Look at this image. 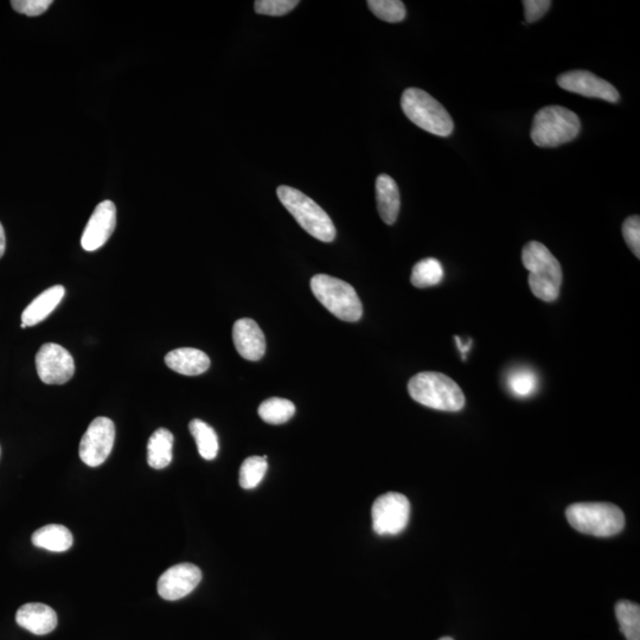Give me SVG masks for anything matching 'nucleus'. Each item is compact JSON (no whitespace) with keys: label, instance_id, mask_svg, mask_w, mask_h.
<instances>
[{"label":"nucleus","instance_id":"obj_24","mask_svg":"<svg viewBox=\"0 0 640 640\" xmlns=\"http://www.w3.org/2000/svg\"><path fill=\"white\" fill-rule=\"evenodd\" d=\"M616 616L620 631L627 640H640V607L631 601L622 600L616 605Z\"/></svg>","mask_w":640,"mask_h":640},{"label":"nucleus","instance_id":"obj_33","mask_svg":"<svg viewBox=\"0 0 640 640\" xmlns=\"http://www.w3.org/2000/svg\"><path fill=\"white\" fill-rule=\"evenodd\" d=\"M440 640H454V639H452L451 637H444V638H441Z\"/></svg>","mask_w":640,"mask_h":640},{"label":"nucleus","instance_id":"obj_6","mask_svg":"<svg viewBox=\"0 0 640 640\" xmlns=\"http://www.w3.org/2000/svg\"><path fill=\"white\" fill-rule=\"evenodd\" d=\"M310 285L318 302L338 319L355 323L362 318L363 305L350 284L330 275L317 274Z\"/></svg>","mask_w":640,"mask_h":640},{"label":"nucleus","instance_id":"obj_14","mask_svg":"<svg viewBox=\"0 0 640 640\" xmlns=\"http://www.w3.org/2000/svg\"><path fill=\"white\" fill-rule=\"evenodd\" d=\"M233 341L240 356L248 361H259L266 352V339L258 323L242 318L234 324Z\"/></svg>","mask_w":640,"mask_h":640},{"label":"nucleus","instance_id":"obj_12","mask_svg":"<svg viewBox=\"0 0 640 640\" xmlns=\"http://www.w3.org/2000/svg\"><path fill=\"white\" fill-rule=\"evenodd\" d=\"M202 580L201 569L192 563L171 567L158 580V593L165 600L187 597Z\"/></svg>","mask_w":640,"mask_h":640},{"label":"nucleus","instance_id":"obj_32","mask_svg":"<svg viewBox=\"0 0 640 640\" xmlns=\"http://www.w3.org/2000/svg\"><path fill=\"white\" fill-rule=\"evenodd\" d=\"M5 249H6L5 230L3 228V224L0 223V259L3 258Z\"/></svg>","mask_w":640,"mask_h":640},{"label":"nucleus","instance_id":"obj_17","mask_svg":"<svg viewBox=\"0 0 640 640\" xmlns=\"http://www.w3.org/2000/svg\"><path fill=\"white\" fill-rule=\"evenodd\" d=\"M64 294H66L64 287L56 285L48 288V290L32 300L31 304L22 313L21 328L27 329L29 326H35L43 322L59 306Z\"/></svg>","mask_w":640,"mask_h":640},{"label":"nucleus","instance_id":"obj_18","mask_svg":"<svg viewBox=\"0 0 640 640\" xmlns=\"http://www.w3.org/2000/svg\"><path fill=\"white\" fill-rule=\"evenodd\" d=\"M377 210L384 223L392 226L400 213V191L398 184L388 175H380L376 179Z\"/></svg>","mask_w":640,"mask_h":640},{"label":"nucleus","instance_id":"obj_28","mask_svg":"<svg viewBox=\"0 0 640 640\" xmlns=\"http://www.w3.org/2000/svg\"><path fill=\"white\" fill-rule=\"evenodd\" d=\"M298 0H258L254 8L259 15L280 17L297 8Z\"/></svg>","mask_w":640,"mask_h":640},{"label":"nucleus","instance_id":"obj_7","mask_svg":"<svg viewBox=\"0 0 640 640\" xmlns=\"http://www.w3.org/2000/svg\"><path fill=\"white\" fill-rule=\"evenodd\" d=\"M581 130L578 115L565 107H544L536 113L530 136L540 147H558L572 142Z\"/></svg>","mask_w":640,"mask_h":640},{"label":"nucleus","instance_id":"obj_13","mask_svg":"<svg viewBox=\"0 0 640 640\" xmlns=\"http://www.w3.org/2000/svg\"><path fill=\"white\" fill-rule=\"evenodd\" d=\"M117 226V208L112 201H104L95 208L81 238L86 252H95L110 240Z\"/></svg>","mask_w":640,"mask_h":640},{"label":"nucleus","instance_id":"obj_11","mask_svg":"<svg viewBox=\"0 0 640 640\" xmlns=\"http://www.w3.org/2000/svg\"><path fill=\"white\" fill-rule=\"evenodd\" d=\"M558 85L567 92L605 100L612 104H616L620 98L616 87L587 70H573L560 75Z\"/></svg>","mask_w":640,"mask_h":640},{"label":"nucleus","instance_id":"obj_22","mask_svg":"<svg viewBox=\"0 0 640 640\" xmlns=\"http://www.w3.org/2000/svg\"><path fill=\"white\" fill-rule=\"evenodd\" d=\"M259 415L270 425H283L296 414V406L290 400L271 398L261 403Z\"/></svg>","mask_w":640,"mask_h":640},{"label":"nucleus","instance_id":"obj_10","mask_svg":"<svg viewBox=\"0 0 640 640\" xmlns=\"http://www.w3.org/2000/svg\"><path fill=\"white\" fill-rule=\"evenodd\" d=\"M36 369L43 383L64 384L74 376V358L61 345L47 343L37 352Z\"/></svg>","mask_w":640,"mask_h":640},{"label":"nucleus","instance_id":"obj_16","mask_svg":"<svg viewBox=\"0 0 640 640\" xmlns=\"http://www.w3.org/2000/svg\"><path fill=\"white\" fill-rule=\"evenodd\" d=\"M165 363L171 370L185 376H197L206 371L210 367V358L198 349L181 348L172 350L165 356Z\"/></svg>","mask_w":640,"mask_h":640},{"label":"nucleus","instance_id":"obj_9","mask_svg":"<svg viewBox=\"0 0 640 640\" xmlns=\"http://www.w3.org/2000/svg\"><path fill=\"white\" fill-rule=\"evenodd\" d=\"M114 440V422L104 416L96 418L81 439L79 453L82 462L91 467L104 464L113 450Z\"/></svg>","mask_w":640,"mask_h":640},{"label":"nucleus","instance_id":"obj_26","mask_svg":"<svg viewBox=\"0 0 640 640\" xmlns=\"http://www.w3.org/2000/svg\"><path fill=\"white\" fill-rule=\"evenodd\" d=\"M508 387L518 398H528L539 387V379L533 370L520 368L511 371L508 377Z\"/></svg>","mask_w":640,"mask_h":640},{"label":"nucleus","instance_id":"obj_15","mask_svg":"<svg viewBox=\"0 0 640 640\" xmlns=\"http://www.w3.org/2000/svg\"><path fill=\"white\" fill-rule=\"evenodd\" d=\"M16 622L36 636L48 635L57 626V614L48 605L31 603L19 607Z\"/></svg>","mask_w":640,"mask_h":640},{"label":"nucleus","instance_id":"obj_29","mask_svg":"<svg viewBox=\"0 0 640 640\" xmlns=\"http://www.w3.org/2000/svg\"><path fill=\"white\" fill-rule=\"evenodd\" d=\"M623 236L632 253L640 258V217L630 216L623 224Z\"/></svg>","mask_w":640,"mask_h":640},{"label":"nucleus","instance_id":"obj_30","mask_svg":"<svg viewBox=\"0 0 640 640\" xmlns=\"http://www.w3.org/2000/svg\"><path fill=\"white\" fill-rule=\"evenodd\" d=\"M53 4L51 0H12V9L29 17L41 16L46 12L50 5Z\"/></svg>","mask_w":640,"mask_h":640},{"label":"nucleus","instance_id":"obj_5","mask_svg":"<svg viewBox=\"0 0 640 640\" xmlns=\"http://www.w3.org/2000/svg\"><path fill=\"white\" fill-rule=\"evenodd\" d=\"M566 516L574 529L586 535L611 537L625 527L624 512L611 503H576L567 509Z\"/></svg>","mask_w":640,"mask_h":640},{"label":"nucleus","instance_id":"obj_25","mask_svg":"<svg viewBox=\"0 0 640 640\" xmlns=\"http://www.w3.org/2000/svg\"><path fill=\"white\" fill-rule=\"evenodd\" d=\"M267 456L249 457L240 469V485L242 489L252 490L264 479L268 470Z\"/></svg>","mask_w":640,"mask_h":640},{"label":"nucleus","instance_id":"obj_3","mask_svg":"<svg viewBox=\"0 0 640 640\" xmlns=\"http://www.w3.org/2000/svg\"><path fill=\"white\" fill-rule=\"evenodd\" d=\"M277 195L305 232L322 242H332L336 238V227L325 210L302 191L280 185Z\"/></svg>","mask_w":640,"mask_h":640},{"label":"nucleus","instance_id":"obj_31","mask_svg":"<svg viewBox=\"0 0 640 640\" xmlns=\"http://www.w3.org/2000/svg\"><path fill=\"white\" fill-rule=\"evenodd\" d=\"M524 14L528 23H535L547 14L552 2L549 0H524Z\"/></svg>","mask_w":640,"mask_h":640},{"label":"nucleus","instance_id":"obj_23","mask_svg":"<svg viewBox=\"0 0 640 640\" xmlns=\"http://www.w3.org/2000/svg\"><path fill=\"white\" fill-rule=\"evenodd\" d=\"M443 279L444 267L437 259H424L413 267L411 281L415 287H432L440 284Z\"/></svg>","mask_w":640,"mask_h":640},{"label":"nucleus","instance_id":"obj_21","mask_svg":"<svg viewBox=\"0 0 640 640\" xmlns=\"http://www.w3.org/2000/svg\"><path fill=\"white\" fill-rule=\"evenodd\" d=\"M189 430L196 441L201 457L206 460H214L219 453V439H217L214 428L200 419H195L190 422Z\"/></svg>","mask_w":640,"mask_h":640},{"label":"nucleus","instance_id":"obj_2","mask_svg":"<svg viewBox=\"0 0 640 640\" xmlns=\"http://www.w3.org/2000/svg\"><path fill=\"white\" fill-rule=\"evenodd\" d=\"M408 393L420 405L443 412H459L465 407L462 388L450 377L426 371L408 382Z\"/></svg>","mask_w":640,"mask_h":640},{"label":"nucleus","instance_id":"obj_1","mask_svg":"<svg viewBox=\"0 0 640 640\" xmlns=\"http://www.w3.org/2000/svg\"><path fill=\"white\" fill-rule=\"evenodd\" d=\"M522 262L529 271V287L536 298L550 303L558 299L562 285V268L558 259L541 242L524 246Z\"/></svg>","mask_w":640,"mask_h":640},{"label":"nucleus","instance_id":"obj_27","mask_svg":"<svg viewBox=\"0 0 640 640\" xmlns=\"http://www.w3.org/2000/svg\"><path fill=\"white\" fill-rule=\"evenodd\" d=\"M373 14L388 23H399L406 18V6L400 0H369Z\"/></svg>","mask_w":640,"mask_h":640},{"label":"nucleus","instance_id":"obj_8","mask_svg":"<svg viewBox=\"0 0 640 640\" xmlns=\"http://www.w3.org/2000/svg\"><path fill=\"white\" fill-rule=\"evenodd\" d=\"M411 516V503L399 492H387L376 499L371 509L377 535H398L406 529Z\"/></svg>","mask_w":640,"mask_h":640},{"label":"nucleus","instance_id":"obj_20","mask_svg":"<svg viewBox=\"0 0 640 640\" xmlns=\"http://www.w3.org/2000/svg\"><path fill=\"white\" fill-rule=\"evenodd\" d=\"M174 441V434L166 428H159L151 435L147 444V463L152 469L163 470L171 464Z\"/></svg>","mask_w":640,"mask_h":640},{"label":"nucleus","instance_id":"obj_4","mask_svg":"<svg viewBox=\"0 0 640 640\" xmlns=\"http://www.w3.org/2000/svg\"><path fill=\"white\" fill-rule=\"evenodd\" d=\"M401 107L406 117L434 136L448 137L454 130L450 113L433 96L419 88H408L402 94Z\"/></svg>","mask_w":640,"mask_h":640},{"label":"nucleus","instance_id":"obj_19","mask_svg":"<svg viewBox=\"0 0 640 640\" xmlns=\"http://www.w3.org/2000/svg\"><path fill=\"white\" fill-rule=\"evenodd\" d=\"M73 535L67 527L60 524H49L35 531L32 544L49 552L62 553L72 548Z\"/></svg>","mask_w":640,"mask_h":640}]
</instances>
